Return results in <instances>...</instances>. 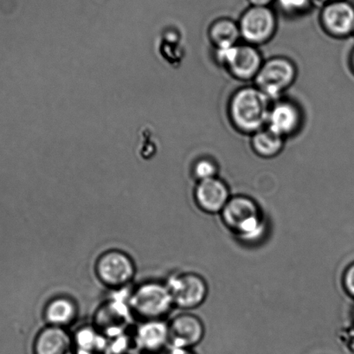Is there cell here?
Wrapping results in <instances>:
<instances>
[{"label": "cell", "instance_id": "obj_12", "mask_svg": "<svg viewBox=\"0 0 354 354\" xmlns=\"http://www.w3.org/2000/svg\"><path fill=\"white\" fill-rule=\"evenodd\" d=\"M301 123V113L295 103L279 100L271 105L267 129L281 138L293 135Z\"/></svg>", "mask_w": 354, "mask_h": 354}, {"label": "cell", "instance_id": "obj_21", "mask_svg": "<svg viewBox=\"0 0 354 354\" xmlns=\"http://www.w3.org/2000/svg\"><path fill=\"white\" fill-rule=\"evenodd\" d=\"M342 281L346 293L354 299V263L346 268L343 274Z\"/></svg>", "mask_w": 354, "mask_h": 354}, {"label": "cell", "instance_id": "obj_26", "mask_svg": "<svg viewBox=\"0 0 354 354\" xmlns=\"http://www.w3.org/2000/svg\"><path fill=\"white\" fill-rule=\"evenodd\" d=\"M353 317H354V314H353Z\"/></svg>", "mask_w": 354, "mask_h": 354}, {"label": "cell", "instance_id": "obj_22", "mask_svg": "<svg viewBox=\"0 0 354 354\" xmlns=\"http://www.w3.org/2000/svg\"><path fill=\"white\" fill-rule=\"evenodd\" d=\"M250 6H259V8H270L276 0H248Z\"/></svg>", "mask_w": 354, "mask_h": 354}, {"label": "cell", "instance_id": "obj_19", "mask_svg": "<svg viewBox=\"0 0 354 354\" xmlns=\"http://www.w3.org/2000/svg\"><path fill=\"white\" fill-rule=\"evenodd\" d=\"M216 174H218V167L211 160H199L194 167V176L198 181L216 178Z\"/></svg>", "mask_w": 354, "mask_h": 354}, {"label": "cell", "instance_id": "obj_17", "mask_svg": "<svg viewBox=\"0 0 354 354\" xmlns=\"http://www.w3.org/2000/svg\"><path fill=\"white\" fill-rule=\"evenodd\" d=\"M252 146L257 156L268 159L277 156L283 150L284 139L268 129H262L253 133Z\"/></svg>", "mask_w": 354, "mask_h": 354}, {"label": "cell", "instance_id": "obj_15", "mask_svg": "<svg viewBox=\"0 0 354 354\" xmlns=\"http://www.w3.org/2000/svg\"><path fill=\"white\" fill-rule=\"evenodd\" d=\"M77 315V304L73 299L67 297L51 299L44 310V318L47 325L58 328H66L73 324Z\"/></svg>", "mask_w": 354, "mask_h": 354}, {"label": "cell", "instance_id": "obj_27", "mask_svg": "<svg viewBox=\"0 0 354 354\" xmlns=\"http://www.w3.org/2000/svg\"><path fill=\"white\" fill-rule=\"evenodd\" d=\"M353 34H354V32H353Z\"/></svg>", "mask_w": 354, "mask_h": 354}, {"label": "cell", "instance_id": "obj_11", "mask_svg": "<svg viewBox=\"0 0 354 354\" xmlns=\"http://www.w3.org/2000/svg\"><path fill=\"white\" fill-rule=\"evenodd\" d=\"M230 198L228 187L218 177L198 181L194 190L196 204L209 214L221 213Z\"/></svg>", "mask_w": 354, "mask_h": 354}, {"label": "cell", "instance_id": "obj_4", "mask_svg": "<svg viewBox=\"0 0 354 354\" xmlns=\"http://www.w3.org/2000/svg\"><path fill=\"white\" fill-rule=\"evenodd\" d=\"M95 276L102 285L113 290L125 288L136 274L135 261L121 250H106L95 264Z\"/></svg>", "mask_w": 354, "mask_h": 354}, {"label": "cell", "instance_id": "obj_10", "mask_svg": "<svg viewBox=\"0 0 354 354\" xmlns=\"http://www.w3.org/2000/svg\"><path fill=\"white\" fill-rule=\"evenodd\" d=\"M321 23L333 37L349 36L354 32V6L346 0L326 3L322 10Z\"/></svg>", "mask_w": 354, "mask_h": 354}, {"label": "cell", "instance_id": "obj_9", "mask_svg": "<svg viewBox=\"0 0 354 354\" xmlns=\"http://www.w3.org/2000/svg\"><path fill=\"white\" fill-rule=\"evenodd\" d=\"M170 348L191 349L202 342L205 326L201 319L191 313H182L168 322Z\"/></svg>", "mask_w": 354, "mask_h": 354}, {"label": "cell", "instance_id": "obj_16", "mask_svg": "<svg viewBox=\"0 0 354 354\" xmlns=\"http://www.w3.org/2000/svg\"><path fill=\"white\" fill-rule=\"evenodd\" d=\"M209 37L216 49L235 46L241 37L239 23L230 19L216 20L209 27Z\"/></svg>", "mask_w": 354, "mask_h": 354}, {"label": "cell", "instance_id": "obj_14", "mask_svg": "<svg viewBox=\"0 0 354 354\" xmlns=\"http://www.w3.org/2000/svg\"><path fill=\"white\" fill-rule=\"evenodd\" d=\"M135 340L137 347L146 354H154L168 346L169 329L163 319L143 321L137 328Z\"/></svg>", "mask_w": 354, "mask_h": 354}, {"label": "cell", "instance_id": "obj_18", "mask_svg": "<svg viewBox=\"0 0 354 354\" xmlns=\"http://www.w3.org/2000/svg\"><path fill=\"white\" fill-rule=\"evenodd\" d=\"M73 339L74 346H77L79 353L82 354H93L95 351L101 350L103 347V339L95 330L82 329Z\"/></svg>", "mask_w": 354, "mask_h": 354}, {"label": "cell", "instance_id": "obj_24", "mask_svg": "<svg viewBox=\"0 0 354 354\" xmlns=\"http://www.w3.org/2000/svg\"><path fill=\"white\" fill-rule=\"evenodd\" d=\"M321 1L324 2L325 4H326V3L337 1V0H321Z\"/></svg>", "mask_w": 354, "mask_h": 354}, {"label": "cell", "instance_id": "obj_23", "mask_svg": "<svg viewBox=\"0 0 354 354\" xmlns=\"http://www.w3.org/2000/svg\"><path fill=\"white\" fill-rule=\"evenodd\" d=\"M168 354H195L191 349L187 348H170Z\"/></svg>", "mask_w": 354, "mask_h": 354}, {"label": "cell", "instance_id": "obj_1", "mask_svg": "<svg viewBox=\"0 0 354 354\" xmlns=\"http://www.w3.org/2000/svg\"><path fill=\"white\" fill-rule=\"evenodd\" d=\"M271 105V100L259 88H240L230 98V121L239 131L253 135L267 127Z\"/></svg>", "mask_w": 354, "mask_h": 354}, {"label": "cell", "instance_id": "obj_13", "mask_svg": "<svg viewBox=\"0 0 354 354\" xmlns=\"http://www.w3.org/2000/svg\"><path fill=\"white\" fill-rule=\"evenodd\" d=\"M74 339L66 328L47 325L40 330L33 343L34 354H72Z\"/></svg>", "mask_w": 354, "mask_h": 354}, {"label": "cell", "instance_id": "obj_8", "mask_svg": "<svg viewBox=\"0 0 354 354\" xmlns=\"http://www.w3.org/2000/svg\"><path fill=\"white\" fill-rule=\"evenodd\" d=\"M240 34L246 44L256 46L272 39L277 27L276 13L270 8L250 6L239 22Z\"/></svg>", "mask_w": 354, "mask_h": 354}, {"label": "cell", "instance_id": "obj_6", "mask_svg": "<svg viewBox=\"0 0 354 354\" xmlns=\"http://www.w3.org/2000/svg\"><path fill=\"white\" fill-rule=\"evenodd\" d=\"M295 77L297 68L290 60L284 57H274L263 62L254 80L256 87L272 101L280 97L293 84Z\"/></svg>", "mask_w": 354, "mask_h": 354}, {"label": "cell", "instance_id": "obj_2", "mask_svg": "<svg viewBox=\"0 0 354 354\" xmlns=\"http://www.w3.org/2000/svg\"><path fill=\"white\" fill-rule=\"evenodd\" d=\"M220 214L227 228L243 242L259 241L266 232V222L259 205L246 196L230 198Z\"/></svg>", "mask_w": 354, "mask_h": 354}, {"label": "cell", "instance_id": "obj_7", "mask_svg": "<svg viewBox=\"0 0 354 354\" xmlns=\"http://www.w3.org/2000/svg\"><path fill=\"white\" fill-rule=\"evenodd\" d=\"M174 307L189 311L204 304L208 295V285L198 274H174L167 283Z\"/></svg>", "mask_w": 354, "mask_h": 354}, {"label": "cell", "instance_id": "obj_25", "mask_svg": "<svg viewBox=\"0 0 354 354\" xmlns=\"http://www.w3.org/2000/svg\"><path fill=\"white\" fill-rule=\"evenodd\" d=\"M352 63L353 64V68H354V53L353 54Z\"/></svg>", "mask_w": 354, "mask_h": 354}, {"label": "cell", "instance_id": "obj_5", "mask_svg": "<svg viewBox=\"0 0 354 354\" xmlns=\"http://www.w3.org/2000/svg\"><path fill=\"white\" fill-rule=\"evenodd\" d=\"M216 58L234 77L242 81L255 79L263 64L259 50L246 43L216 49Z\"/></svg>", "mask_w": 354, "mask_h": 354}, {"label": "cell", "instance_id": "obj_3", "mask_svg": "<svg viewBox=\"0 0 354 354\" xmlns=\"http://www.w3.org/2000/svg\"><path fill=\"white\" fill-rule=\"evenodd\" d=\"M129 305L143 321L163 319L174 307L167 283L147 281L136 287L129 297Z\"/></svg>", "mask_w": 354, "mask_h": 354}, {"label": "cell", "instance_id": "obj_20", "mask_svg": "<svg viewBox=\"0 0 354 354\" xmlns=\"http://www.w3.org/2000/svg\"><path fill=\"white\" fill-rule=\"evenodd\" d=\"M276 2L283 12L298 15L310 8L312 0H276Z\"/></svg>", "mask_w": 354, "mask_h": 354}]
</instances>
